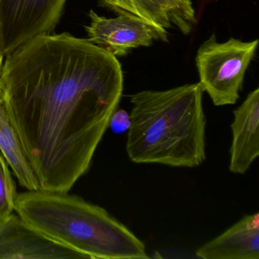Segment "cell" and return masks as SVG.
<instances>
[{
	"label": "cell",
	"mask_w": 259,
	"mask_h": 259,
	"mask_svg": "<svg viewBox=\"0 0 259 259\" xmlns=\"http://www.w3.org/2000/svg\"><path fill=\"white\" fill-rule=\"evenodd\" d=\"M123 82L117 57L69 33L7 56L0 94L41 190L68 192L88 172Z\"/></svg>",
	"instance_id": "6da1fadb"
},
{
	"label": "cell",
	"mask_w": 259,
	"mask_h": 259,
	"mask_svg": "<svg viewBox=\"0 0 259 259\" xmlns=\"http://www.w3.org/2000/svg\"><path fill=\"white\" fill-rule=\"evenodd\" d=\"M199 83L130 97L125 149L136 163L194 168L206 160V117Z\"/></svg>",
	"instance_id": "7a4b0ae2"
},
{
	"label": "cell",
	"mask_w": 259,
	"mask_h": 259,
	"mask_svg": "<svg viewBox=\"0 0 259 259\" xmlns=\"http://www.w3.org/2000/svg\"><path fill=\"white\" fill-rule=\"evenodd\" d=\"M15 210L48 237L87 258L147 259L145 243L104 207L68 192L29 191Z\"/></svg>",
	"instance_id": "3957f363"
},
{
	"label": "cell",
	"mask_w": 259,
	"mask_h": 259,
	"mask_svg": "<svg viewBox=\"0 0 259 259\" xmlns=\"http://www.w3.org/2000/svg\"><path fill=\"white\" fill-rule=\"evenodd\" d=\"M257 45L258 40L244 42L233 37L220 43L213 34L199 47L195 57L198 83L215 106L237 102Z\"/></svg>",
	"instance_id": "277c9868"
},
{
	"label": "cell",
	"mask_w": 259,
	"mask_h": 259,
	"mask_svg": "<svg viewBox=\"0 0 259 259\" xmlns=\"http://www.w3.org/2000/svg\"><path fill=\"white\" fill-rule=\"evenodd\" d=\"M66 0H0V54L7 57L29 40L51 34Z\"/></svg>",
	"instance_id": "5b68a950"
},
{
	"label": "cell",
	"mask_w": 259,
	"mask_h": 259,
	"mask_svg": "<svg viewBox=\"0 0 259 259\" xmlns=\"http://www.w3.org/2000/svg\"><path fill=\"white\" fill-rule=\"evenodd\" d=\"M91 23L85 27L88 40L115 57L126 56L132 50L150 47L154 41H169L166 31L159 29L141 18L121 13L117 17L100 16L89 13Z\"/></svg>",
	"instance_id": "8992f818"
},
{
	"label": "cell",
	"mask_w": 259,
	"mask_h": 259,
	"mask_svg": "<svg viewBox=\"0 0 259 259\" xmlns=\"http://www.w3.org/2000/svg\"><path fill=\"white\" fill-rule=\"evenodd\" d=\"M85 255L47 236L19 215L0 219V259H81Z\"/></svg>",
	"instance_id": "52a82bcc"
},
{
	"label": "cell",
	"mask_w": 259,
	"mask_h": 259,
	"mask_svg": "<svg viewBox=\"0 0 259 259\" xmlns=\"http://www.w3.org/2000/svg\"><path fill=\"white\" fill-rule=\"evenodd\" d=\"M99 5L116 14L135 15L163 31L177 28L184 35L196 23L192 0H100Z\"/></svg>",
	"instance_id": "ba28073f"
},
{
	"label": "cell",
	"mask_w": 259,
	"mask_h": 259,
	"mask_svg": "<svg viewBox=\"0 0 259 259\" xmlns=\"http://www.w3.org/2000/svg\"><path fill=\"white\" fill-rule=\"evenodd\" d=\"M229 169L245 174L259 155V89L247 95L233 111Z\"/></svg>",
	"instance_id": "9c48e42d"
},
{
	"label": "cell",
	"mask_w": 259,
	"mask_h": 259,
	"mask_svg": "<svg viewBox=\"0 0 259 259\" xmlns=\"http://www.w3.org/2000/svg\"><path fill=\"white\" fill-rule=\"evenodd\" d=\"M195 254L203 259H259V213L245 215Z\"/></svg>",
	"instance_id": "30bf717a"
},
{
	"label": "cell",
	"mask_w": 259,
	"mask_h": 259,
	"mask_svg": "<svg viewBox=\"0 0 259 259\" xmlns=\"http://www.w3.org/2000/svg\"><path fill=\"white\" fill-rule=\"evenodd\" d=\"M0 150L21 186L29 191L40 189L37 176L13 127L0 94Z\"/></svg>",
	"instance_id": "8fae6325"
},
{
	"label": "cell",
	"mask_w": 259,
	"mask_h": 259,
	"mask_svg": "<svg viewBox=\"0 0 259 259\" xmlns=\"http://www.w3.org/2000/svg\"><path fill=\"white\" fill-rule=\"evenodd\" d=\"M17 195L7 162L0 154V219L13 213Z\"/></svg>",
	"instance_id": "7c38bea8"
},
{
	"label": "cell",
	"mask_w": 259,
	"mask_h": 259,
	"mask_svg": "<svg viewBox=\"0 0 259 259\" xmlns=\"http://www.w3.org/2000/svg\"><path fill=\"white\" fill-rule=\"evenodd\" d=\"M131 125V117L128 112L124 110H115L109 122V127L116 134H122L128 132Z\"/></svg>",
	"instance_id": "4fadbf2b"
},
{
	"label": "cell",
	"mask_w": 259,
	"mask_h": 259,
	"mask_svg": "<svg viewBox=\"0 0 259 259\" xmlns=\"http://www.w3.org/2000/svg\"><path fill=\"white\" fill-rule=\"evenodd\" d=\"M3 57L0 54V70H1V64H2Z\"/></svg>",
	"instance_id": "5bb4252c"
}]
</instances>
